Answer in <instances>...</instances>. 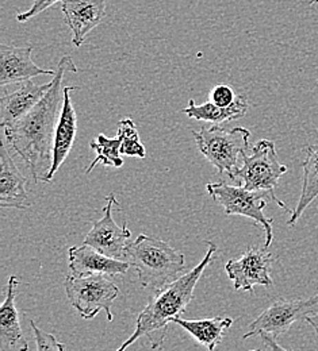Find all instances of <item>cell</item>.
Here are the masks:
<instances>
[{"label": "cell", "mask_w": 318, "mask_h": 351, "mask_svg": "<svg viewBox=\"0 0 318 351\" xmlns=\"http://www.w3.org/2000/svg\"><path fill=\"white\" fill-rule=\"evenodd\" d=\"M78 68L69 56H64L56 68L52 87L43 100L16 123L3 128L7 143L27 165L34 182H46L53 162L54 134L64 104L63 79Z\"/></svg>", "instance_id": "6da1fadb"}, {"label": "cell", "mask_w": 318, "mask_h": 351, "mask_svg": "<svg viewBox=\"0 0 318 351\" xmlns=\"http://www.w3.org/2000/svg\"><path fill=\"white\" fill-rule=\"evenodd\" d=\"M207 252L203 260L190 271L181 274L177 280L155 291L146 307L141 311L136 322V331L128 341L115 351H125L139 338H148L153 350L163 346L168 332V324L181 316L194 298V291L206 267L214 260L218 247L214 242L207 241Z\"/></svg>", "instance_id": "7a4b0ae2"}, {"label": "cell", "mask_w": 318, "mask_h": 351, "mask_svg": "<svg viewBox=\"0 0 318 351\" xmlns=\"http://www.w3.org/2000/svg\"><path fill=\"white\" fill-rule=\"evenodd\" d=\"M125 260L136 269L139 284L153 291L177 280L185 266L183 253L170 243L145 234L130 242Z\"/></svg>", "instance_id": "3957f363"}, {"label": "cell", "mask_w": 318, "mask_h": 351, "mask_svg": "<svg viewBox=\"0 0 318 351\" xmlns=\"http://www.w3.org/2000/svg\"><path fill=\"white\" fill-rule=\"evenodd\" d=\"M206 191L213 200L224 207L227 217H245L253 220L256 226L263 227L266 232L264 247L267 249H270L273 241V219L264 215L267 200H273L286 213L293 214V211L280 199H277L275 193L269 191H249L242 185H230L225 181L207 184Z\"/></svg>", "instance_id": "277c9868"}, {"label": "cell", "mask_w": 318, "mask_h": 351, "mask_svg": "<svg viewBox=\"0 0 318 351\" xmlns=\"http://www.w3.org/2000/svg\"><path fill=\"white\" fill-rule=\"evenodd\" d=\"M199 152L213 164L218 173H227L231 181L242 167L248 152L251 132L244 128L227 129L220 125L192 132Z\"/></svg>", "instance_id": "5b68a950"}, {"label": "cell", "mask_w": 318, "mask_h": 351, "mask_svg": "<svg viewBox=\"0 0 318 351\" xmlns=\"http://www.w3.org/2000/svg\"><path fill=\"white\" fill-rule=\"evenodd\" d=\"M65 295L83 319L90 320L100 311H104L107 320L113 322V302L120 296V288L114 284L109 276L93 274V276H67Z\"/></svg>", "instance_id": "8992f818"}, {"label": "cell", "mask_w": 318, "mask_h": 351, "mask_svg": "<svg viewBox=\"0 0 318 351\" xmlns=\"http://www.w3.org/2000/svg\"><path fill=\"white\" fill-rule=\"evenodd\" d=\"M287 172L276 153L275 143L270 139H260L245 153L242 167L237 171L234 182L249 191H269L275 193L279 178Z\"/></svg>", "instance_id": "52a82bcc"}, {"label": "cell", "mask_w": 318, "mask_h": 351, "mask_svg": "<svg viewBox=\"0 0 318 351\" xmlns=\"http://www.w3.org/2000/svg\"><path fill=\"white\" fill-rule=\"evenodd\" d=\"M318 313V295L302 300H276L266 308L251 324L242 339L269 332L275 338L284 335L298 320H305L308 316Z\"/></svg>", "instance_id": "ba28073f"}, {"label": "cell", "mask_w": 318, "mask_h": 351, "mask_svg": "<svg viewBox=\"0 0 318 351\" xmlns=\"http://www.w3.org/2000/svg\"><path fill=\"white\" fill-rule=\"evenodd\" d=\"M106 206L103 208V217L95 220L90 232L84 238V245L92 246L99 253L125 261L126 250L130 245L132 231L128 227V223H124L120 227L113 218V207L118 206L114 193H110L106 197Z\"/></svg>", "instance_id": "9c48e42d"}, {"label": "cell", "mask_w": 318, "mask_h": 351, "mask_svg": "<svg viewBox=\"0 0 318 351\" xmlns=\"http://www.w3.org/2000/svg\"><path fill=\"white\" fill-rule=\"evenodd\" d=\"M273 254L267 247H249L241 257L229 260L225 270L236 291L253 293L255 285H273Z\"/></svg>", "instance_id": "30bf717a"}, {"label": "cell", "mask_w": 318, "mask_h": 351, "mask_svg": "<svg viewBox=\"0 0 318 351\" xmlns=\"http://www.w3.org/2000/svg\"><path fill=\"white\" fill-rule=\"evenodd\" d=\"M33 46L0 45V86L25 83L40 75L54 76L56 71L43 69L32 60Z\"/></svg>", "instance_id": "8fae6325"}, {"label": "cell", "mask_w": 318, "mask_h": 351, "mask_svg": "<svg viewBox=\"0 0 318 351\" xmlns=\"http://www.w3.org/2000/svg\"><path fill=\"white\" fill-rule=\"evenodd\" d=\"M107 0H61V11L72 32V44L80 47L87 34L100 25Z\"/></svg>", "instance_id": "7c38bea8"}, {"label": "cell", "mask_w": 318, "mask_h": 351, "mask_svg": "<svg viewBox=\"0 0 318 351\" xmlns=\"http://www.w3.org/2000/svg\"><path fill=\"white\" fill-rule=\"evenodd\" d=\"M8 147L3 132L0 145V206L4 208L26 210L30 207L26 192L27 181L16 168Z\"/></svg>", "instance_id": "4fadbf2b"}, {"label": "cell", "mask_w": 318, "mask_h": 351, "mask_svg": "<svg viewBox=\"0 0 318 351\" xmlns=\"http://www.w3.org/2000/svg\"><path fill=\"white\" fill-rule=\"evenodd\" d=\"M68 258H69V270L72 276L76 277H84V276H93V274H104V276H118L125 274L130 263L122 260H115L111 257H107L98 250H95L92 246L82 245V246H73L68 250Z\"/></svg>", "instance_id": "5bb4252c"}, {"label": "cell", "mask_w": 318, "mask_h": 351, "mask_svg": "<svg viewBox=\"0 0 318 351\" xmlns=\"http://www.w3.org/2000/svg\"><path fill=\"white\" fill-rule=\"evenodd\" d=\"M19 282L21 280L16 276H11L5 288V299L0 308V351H29V343L22 332L19 313L15 307Z\"/></svg>", "instance_id": "9a60e30c"}, {"label": "cell", "mask_w": 318, "mask_h": 351, "mask_svg": "<svg viewBox=\"0 0 318 351\" xmlns=\"http://www.w3.org/2000/svg\"><path fill=\"white\" fill-rule=\"evenodd\" d=\"M80 89L79 87H65L64 89V104L60 114V119L54 134V145H53V162L50 172L46 178V182H52L53 177L60 169V167L68 158V154L73 146L75 136L78 132V118L76 111L73 108L71 100V92Z\"/></svg>", "instance_id": "2e32d148"}, {"label": "cell", "mask_w": 318, "mask_h": 351, "mask_svg": "<svg viewBox=\"0 0 318 351\" xmlns=\"http://www.w3.org/2000/svg\"><path fill=\"white\" fill-rule=\"evenodd\" d=\"M52 82L46 84H34L27 80L21 83V87L11 93H5L0 101V123L1 128H8L32 111L47 93Z\"/></svg>", "instance_id": "e0dca14e"}, {"label": "cell", "mask_w": 318, "mask_h": 351, "mask_svg": "<svg viewBox=\"0 0 318 351\" xmlns=\"http://www.w3.org/2000/svg\"><path fill=\"white\" fill-rule=\"evenodd\" d=\"M172 323L179 324L196 342L206 346L207 350L214 351V349L221 343L225 330L231 327L233 319L216 316L212 319L188 320L178 316L174 319Z\"/></svg>", "instance_id": "ac0fdd59"}, {"label": "cell", "mask_w": 318, "mask_h": 351, "mask_svg": "<svg viewBox=\"0 0 318 351\" xmlns=\"http://www.w3.org/2000/svg\"><path fill=\"white\" fill-rule=\"evenodd\" d=\"M248 108H249V104L245 96H237L236 100L227 107L217 106L213 101L196 106L191 99L188 101V106L183 110V112L192 119L220 125L224 122H231L242 118L247 114Z\"/></svg>", "instance_id": "d6986e66"}, {"label": "cell", "mask_w": 318, "mask_h": 351, "mask_svg": "<svg viewBox=\"0 0 318 351\" xmlns=\"http://www.w3.org/2000/svg\"><path fill=\"white\" fill-rule=\"evenodd\" d=\"M302 191L298 204L293 211L291 218L287 221L288 226H295L306 208L318 197V143L306 147V158L302 162Z\"/></svg>", "instance_id": "ffe728a7"}, {"label": "cell", "mask_w": 318, "mask_h": 351, "mask_svg": "<svg viewBox=\"0 0 318 351\" xmlns=\"http://www.w3.org/2000/svg\"><path fill=\"white\" fill-rule=\"evenodd\" d=\"M121 145L122 138L118 134L115 138H107L103 134H99L90 143V147L96 153V157L93 158L91 165L86 169V173H91L92 169L98 164H103L104 167L111 168H121L124 165L121 158Z\"/></svg>", "instance_id": "44dd1931"}, {"label": "cell", "mask_w": 318, "mask_h": 351, "mask_svg": "<svg viewBox=\"0 0 318 351\" xmlns=\"http://www.w3.org/2000/svg\"><path fill=\"white\" fill-rule=\"evenodd\" d=\"M118 135L122 138L121 154L138 158L146 157V152L139 141L136 125L130 118H125L118 123Z\"/></svg>", "instance_id": "7402d4cb"}, {"label": "cell", "mask_w": 318, "mask_h": 351, "mask_svg": "<svg viewBox=\"0 0 318 351\" xmlns=\"http://www.w3.org/2000/svg\"><path fill=\"white\" fill-rule=\"evenodd\" d=\"M30 327L34 332L37 351H65L64 345L58 342L53 334H49L44 330H41L34 320H30Z\"/></svg>", "instance_id": "603a6c76"}, {"label": "cell", "mask_w": 318, "mask_h": 351, "mask_svg": "<svg viewBox=\"0 0 318 351\" xmlns=\"http://www.w3.org/2000/svg\"><path fill=\"white\" fill-rule=\"evenodd\" d=\"M210 97H212V101L214 104L221 106V107H227L236 100L234 90L231 89V87L225 86V84H220V86H216L213 88V90L210 93Z\"/></svg>", "instance_id": "cb8c5ba5"}, {"label": "cell", "mask_w": 318, "mask_h": 351, "mask_svg": "<svg viewBox=\"0 0 318 351\" xmlns=\"http://www.w3.org/2000/svg\"><path fill=\"white\" fill-rule=\"evenodd\" d=\"M56 1H58V0H33V5L27 11H23L21 14H18L16 21L21 22V23L27 22L29 19L34 18L36 15L41 14L43 11H45L46 8L53 5Z\"/></svg>", "instance_id": "d4e9b609"}, {"label": "cell", "mask_w": 318, "mask_h": 351, "mask_svg": "<svg viewBox=\"0 0 318 351\" xmlns=\"http://www.w3.org/2000/svg\"><path fill=\"white\" fill-rule=\"evenodd\" d=\"M259 337H260V339L266 343V346L270 348V350L271 351H288L287 349L282 348V346L276 342V338L273 337L271 334H269V332H260Z\"/></svg>", "instance_id": "484cf974"}, {"label": "cell", "mask_w": 318, "mask_h": 351, "mask_svg": "<svg viewBox=\"0 0 318 351\" xmlns=\"http://www.w3.org/2000/svg\"><path fill=\"white\" fill-rule=\"evenodd\" d=\"M305 320L313 327V330H315V332H316V335H317L318 338V313L312 315V316H308Z\"/></svg>", "instance_id": "4316f807"}, {"label": "cell", "mask_w": 318, "mask_h": 351, "mask_svg": "<svg viewBox=\"0 0 318 351\" xmlns=\"http://www.w3.org/2000/svg\"><path fill=\"white\" fill-rule=\"evenodd\" d=\"M310 3H318V0H310Z\"/></svg>", "instance_id": "83f0119b"}, {"label": "cell", "mask_w": 318, "mask_h": 351, "mask_svg": "<svg viewBox=\"0 0 318 351\" xmlns=\"http://www.w3.org/2000/svg\"><path fill=\"white\" fill-rule=\"evenodd\" d=\"M249 351H263L262 349H255V350H249Z\"/></svg>", "instance_id": "f1b7e54d"}]
</instances>
